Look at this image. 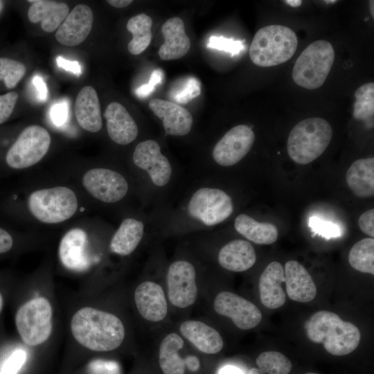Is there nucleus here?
Here are the masks:
<instances>
[{
  "mask_svg": "<svg viewBox=\"0 0 374 374\" xmlns=\"http://www.w3.org/2000/svg\"><path fill=\"white\" fill-rule=\"evenodd\" d=\"M285 2H286L287 4L293 6V7H296V6H299L301 4V1H299V0H296V1H291V0H289V1H285Z\"/></svg>",
  "mask_w": 374,
  "mask_h": 374,
  "instance_id": "nucleus-51",
  "label": "nucleus"
},
{
  "mask_svg": "<svg viewBox=\"0 0 374 374\" xmlns=\"http://www.w3.org/2000/svg\"><path fill=\"white\" fill-rule=\"evenodd\" d=\"M143 233L144 224L141 221L125 219L112 238L110 250L121 256H127L138 247Z\"/></svg>",
  "mask_w": 374,
  "mask_h": 374,
  "instance_id": "nucleus-28",
  "label": "nucleus"
},
{
  "mask_svg": "<svg viewBox=\"0 0 374 374\" xmlns=\"http://www.w3.org/2000/svg\"><path fill=\"white\" fill-rule=\"evenodd\" d=\"M349 188L359 197L374 195V159H359L354 161L346 175Z\"/></svg>",
  "mask_w": 374,
  "mask_h": 374,
  "instance_id": "nucleus-27",
  "label": "nucleus"
},
{
  "mask_svg": "<svg viewBox=\"0 0 374 374\" xmlns=\"http://www.w3.org/2000/svg\"><path fill=\"white\" fill-rule=\"evenodd\" d=\"M71 329L77 341L95 351L114 350L125 337L124 326L120 319L113 314L89 307L74 314Z\"/></svg>",
  "mask_w": 374,
  "mask_h": 374,
  "instance_id": "nucleus-1",
  "label": "nucleus"
},
{
  "mask_svg": "<svg viewBox=\"0 0 374 374\" xmlns=\"http://www.w3.org/2000/svg\"><path fill=\"white\" fill-rule=\"evenodd\" d=\"M286 292L293 301L306 303L317 295V287L309 272L296 260H289L284 268Z\"/></svg>",
  "mask_w": 374,
  "mask_h": 374,
  "instance_id": "nucleus-21",
  "label": "nucleus"
},
{
  "mask_svg": "<svg viewBox=\"0 0 374 374\" xmlns=\"http://www.w3.org/2000/svg\"><path fill=\"white\" fill-rule=\"evenodd\" d=\"M188 215L206 226H214L226 220L233 211L231 197L224 190L211 187L197 190L188 206Z\"/></svg>",
  "mask_w": 374,
  "mask_h": 374,
  "instance_id": "nucleus-8",
  "label": "nucleus"
},
{
  "mask_svg": "<svg viewBox=\"0 0 374 374\" xmlns=\"http://www.w3.org/2000/svg\"><path fill=\"white\" fill-rule=\"evenodd\" d=\"M85 189L95 198L105 203L122 199L128 191V183L120 173L107 168H93L82 177Z\"/></svg>",
  "mask_w": 374,
  "mask_h": 374,
  "instance_id": "nucleus-11",
  "label": "nucleus"
},
{
  "mask_svg": "<svg viewBox=\"0 0 374 374\" xmlns=\"http://www.w3.org/2000/svg\"><path fill=\"white\" fill-rule=\"evenodd\" d=\"M179 330L181 335L202 353L215 354L223 348V340L219 332L202 321H186Z\"/></svg>",
  "mask_w": 374,
  "mask_h": 374,
  "instance_id": "nucleus-24",
  "label": "nucleus"
},
{
  "mask_svg": "<svg viewBox=\"0 0 374 374\" xmlns=\"http://www.w3.org/2000/svg\"><path fill=\"white\" fill-rule=\"evenodd\" d=\"M257 368H252L248 374H288L292 362L283 354L276 351L260 353L256 360Z\"/></svg>",
  "mask_w": 374,
  "mask_h": 374,
  "instance_id": "nucleus-33",
  "label": "nucleus"
},
{
  "mask_svg": "<svg viewBox=\"0 0 374 374\" xmlns=\"http://www.w3.org/2000/svg\"><path fill=\"white\" fill-rule=\"evenodd\" d=\"M373 6H374V1H369L370 11L373 17H374Z\"/></svg>",
  "mask_w": 374,
  "mask_h": 374,
  "instance_id": "nucleus-52",
  "label": "nucleus"
},
{
  "mask_svg": "<svg viewBox=\"0 0 374 374\" xmlns=\"http://www.w3.org/2000/svg\"><path fill=\"white\" fill-rule=\"evenodd\" d=\"M88 368L91 374H119L118 366L114 362L97 359L91 362Z\"/></svg>",
  "mask_w": 374,
  "mask_h": 374,
  "instance_id": "nucleus-43",
  "label": "nucleus"
},
{
  "mask_svg": "<svg viewBox=\"0 0 374 374\" xmlns=\"http://www.w3.org/2000/svg\"><path fill=\"white\" fill-rule=\"evenodd\" d=\"M200 93L199 80L194 77H188L172 90L171 98L178 103L185 104L198 96Z\"/></svg>",
  "mask_w": 374,
  "mask_h": 374,
  "instance_id": "nucleus-36",
  "label": "nucleus"
},
{
  "mask_svg": "<svg viewBox=\"0 0 374 374\" xmlns=\"http://www.w3.org/2000/svg\"><path fill=\"white\" fill-rule=\"evenodd\" d=\"M184 346V340L172 332L162 340L159 351V363L163 374H184L185 362L179 355Z\"/></svg>",
  "mask_w": 374,
  "mask_h": 374,
  "instance_id": "nucleus-30",
  "label": "nucleus"
},
{
  "mask_svg": "<svg viewBox=\"0 0 374 374\" xmlns=\"http://www.w3.org/2000/svg\"><path fill=\"white\" fill-rule=\"evenodd\" d=\"M0 374H3V373H2V371H1V368H0Z\"/></svg>",
  "mask_w": 374,
  "mask_h": 374,
  "instance_id": "nucleus-56",
  "label": "nucleus"
},
{
  "mask_svg": "<svg viewBox=\"0 0 374 374\" xmlns=\"http://www.w3.org/2000/svg\"><path fill=\"white\" fill-rule=\"evenodd\" d=\"M148 106L153 114L162 120L167 134L184 136L191 130L193 116L186 108L159 98L150 100Z\"/></svg>",
  "mask_w": 374,
  "mask_h": 374,
  "instance_id": "nucleus-16",
  "label": "nucleus"
},
{
  "mask_svg": "<svg viewBox=\"0 0 374 374\" xmlns=\"http://www.w3.org/2000/svg\"><path fill=\"white\" fill-rule=\"evenodd\" d=\"M152 18L145 13L131 17L127 23V29L133 37L128 43L127 49L132 55L141 53L150 45L152 37Z\"/></svg>",
  "mask_w": 374,
  "mask_h": 374,
  "instance_id": "nucleus-31",
  "label": "nucleus"
},
{
  "mask_svg": "<svg viewBox=\"0 0 374 374\" xmlns=\"http://www.w3.org/2000/svg\"><path fill=\"white\" fill-rule=\"evenodd\" d=\"M283 283H285L283 265L276 261L269 263L259 279L260 298L263 305L276 309L284 305L286 295L281 287Z\"/></svg>",
  "mask_w": 374,
  "mask_h": 374,
  "instance_id": "nucleus-22",
  "label": "nucleus"
},
{
  "mask_svg": "<svg viewBox=\"0 0 374 374\" xmlns=\"http://www.w3.org/2000/svg\"><path fill=\"white\" fill-rule=\"evenodd\" d=\"M56 62L60 68L71 72L77 76H80L82 73L81 66L76 60H69L61 56H58L56 58Z\"/></svg>",
  "mask_w": 374,
  "mask_h": 374,
  "instance_id": "nucleus-45",
  "label": "nucleus"
},
{
  "mask_svg": "<svg viewBox=\"0 0 374 374\" xmlns=\"http://www.w3.org/2000/svg\"><path fill=\"white\" fill-rule=\"evenodd\" d=\"M133 161L145 170L152 182L157 186L168 184L172 176V166L168 158L161 152L159 143L154 140L140 142L133 153Z\"/></svg>",
  "mask_w": 374,
  "mask_h": 374,
  "instance_id": "nucleus-14",
  "label": "nucleus"
},
{
  "mask_svg": "<svg viewBox=\"0 0 374 374\" xmlns=\"http://www.w3.org/2000/svg\"><path fill=\"white\" fill-rule=\"evenodd\" d=\"M75 115L80 127L88 132H97L102 128L100 103L92 87L85 86L79 91L75 103Z\"/></svg>",
  "mask_w": 374,
  "mask_h": 374,
  "instance_id": "nucleus-23",
  "label": "nucleus"
},
{
  "mask_svg": "<svg viewBox=\"0 0 374 374\" xmlns=\"http://www.w3.org/2000/svg\"><path fill=\"white\" fill-rule=\"evenodd\" d=\"M374 209H369L364 213H363L358 221L359 226L361 231L371 236V238L374 237Z\"/></svg>",
  "mask_w": 374,
  "mask_h": 374,
  "instance_id": "nucleus-44",
  "label": "nucleus"
},
{
  "mask_svg": "<svg viewBox=\"0 0 374 374\" xmlns=\"http://www.w3.org/2000/svg\"><path fill=\"white\" fill-rule=\"evenodd\" d=\"M161 33L164 38V42L159 50L161 60L179 59L188 53L191 42L181 18L175 17L168 19L161 27Z\"/></svg>",
  "mask_w": 374,
  "mask_h": 374,
  "instance_id": "nucleus-20",
  "label": "nucleus"
},
{
  "mask_svg": "<svg viewBox=\"0 0 374 374\" xmlns=\"http://www.w3.org/2000/svg\"><path fill=\"white\" fill-rule=\"evenodd\" d=\"M207 46L208 48L228 52L231 53V55L239 53L244 48L242 41H236L222 36H211L208 39Z\"/></svg>",
  "mask_w": 374,
  "mask_h": 374,
  "instance_id": "nucleus-38",
  "label": "nucleus"
},
{
  "mask_svg": "<svg viewBox=\"0 0 374 374\" xmlns=\"http://www.w3.org/2000/svg\"><path fill=\"white\" fill-rule=\"evenodd\" d=\"M2 308H3V297L1 294H0V312L2 310Z\"/></svg>",
  "mask_w": 374,
  "mask_h": 374,
  "instance_id": "nucleus-53",
  "label": "nucleus"
},
{
  "mask_svg": "<svg viewBox=\"0 0 374 374\" xmlns=\"http://www.w3.org/2000/svg\"><path fill=\"white\" fill-rule=\"evenodd\" d=\"M134 301L139 314L145 319L158 322L168 312V304L163 288L157 283L145 281L134 292Z\"/></svg>",
  "mask_w": 374,
  "mask_h": 374,
  "instance_id": "nucleus-17",
  "label": "nucleus"
},
{
  "mask_svg": "<svg viewBox=\"0 0 374 374\" xmlns=\"http://www.w3.org/2000/svg\"><path fill=\"white\" fill-rule=\"evenodd\" d=\"M305 329L310 341L322 344L327 352L336 356L354 351L361 339L360 331L355 325L326 310L314 313L306 321Z\"/></svg>",
  "mask_w": 374,
  "mask_h": 374,
  "instance_id": "nucleus-2",
  "label": "nucleus"
},
{
  "mask_svg": "<svg viewBox=\"0 0 374 374\" xmlns=\"http://www.w3.org/2000/svg\"><path fill=\"white\" fill-rule=\"evenodd\" d=\"M168 296L170 303L179 308L194 304L197 296L196 271L186 260L173 262L167 273Z\"/></svg>",
  "mask_w": 374,
  "mask_h": 374,
  "instance_id": "nucleus-10",
  "label": "nucleus"
},
{
  "mask_svg": "<svg viewBox=\"0 0 374 374\" xmlns=\"http://www.w3.org/2000/svg\"><path fill=\"white\" fill-rule=\"evenodd\" d=\"M309 226L313 233L326 239L337 238L342 235L341 228L337 224L317 216L310 218Z\"/></svg>",
  "mask_w": 374,
  "mask_h": 374,
  "instance_id": "nucleus-37",
  "label": "nucleus"
},
{
  "mask_svg": "<svg viewBox=\"0 0 374 374\" xmlns=\"http://www.w3.org/2000/svg\"><path fill=\"white\" fill-rule=\"evenodd\" d=\"M51 144L48 131L39 125L25 128L6 154L7 164L23 169L38 163L47 153Z\"/></svg>",
  "mask_w": 374,
  "mask_h": 374,
  "instance_id": "nucleus-9",
  "label": "nucleus"
},
{
  "mask_svg": "<svg viewBox=\"0 0 374 374\" xmlns=\"http://www.w3.org/2000/svg\"><path fill=\"white\" fill-rule=\"evenodd\" d=\"M305 374H318V373H305Z\"/></svg>",
  "mask_w": 374,
  "mask_h": 374,
  "instance_id": "nucleus-55",
  "label": "nucleus"
},
{
  "mask_svg": "<svg viewBox=\"0 0 374 374\" xmlns=\"http://www.w3.org/2000/svg\"><path fill=\"white\" fill-rule=\"evenodd\" d=\"M26 73L24 64L15 60L0 57V80L8 89L16 87Z\"/></svg>",
  "mask_w": 374,
  "mask_h": 374,
  "instance_id": "nucleus-35",
  "label": "nucleus"
},
{
  "mask_svg": "<svg viewBox=\"0 0 374 374\" xmlns=\"http://www.w3.org/2000/svg\"><path fill=\"white\" fill-rule=\"evenodd\" d=\"M104 116L110 139L117 144L125 145L134 141L138 135V127L126 108L112 102L107 107Z\"/></svg>",
  "mask_w": 374,
  "mask_h": 374,
  "instance_id": "nucleus-19",
  "label": "nucleus"
},
{
  "mask_svg": "<svg viewBox=\"0 0 374 374\" xmlns=\"http://www.w3.org/2000/svg\"><path fill=\"white\" fill-rule=\"evenodd\" d=\"M26 352L21 348L15 350L0 367L3 374H17L26 361Z\"/></svg>",
  "mask_w": 374,
  "mask_h": 374,
  "instance_id": "nucleus-39",
  "label": "nucleus"
},
{
  "mask_svg": "<svg viewBox=\"0 0 374 374\" xmlns=\"http://www.w3.org/2000/svg\"><path fill=\"white\" fill-rule=\"evenodd\" d=\"M87 235L80 228L67 231L59 246V257L62 265L69 269L82 271L89 267L87 253Z\"/></svg>",
  "mask_w": 374,
  "mask_h": 374,
  "instance_id": "nucleus-18",
  "label": "nucleus"
},
{
  "mask_svg": "<svg viewBox=\"0 0 374 374\" xmlns=\"http://www.w3.org/2000/svg\"><path fill=\"white\" fill-rule=\"evenodd\" d=\"M93 14L91 8L85 4H78L68 14L58 28L55 38L66 46H75L84 42L92 28Z\"/></svg>",
  "mask_w": 374,
  "mask_h": 374,
  "instance_id": "nucleus-15",
  "label": "nucleus"
},
{
  "mask_svg": "<svg viewBox=\"0 0 374 374\" xmlns=\"http://www.w3.org/2000/svg\"><path fill=\"white\" fill-rule=\"evenodd\" d=\"M107 2L113 7L122 8L129 6L132 1L131 0H108Z\"/></svg>",
  "mask_w": 374,
  "mask_h": 374,
  "instance_id": "nucleus-50",
  "label": "nucleus"
},
{
  "mask_svg": "<svg viewBox=\"0 0 374 374\" xmlns=\"http://www.w3.org/2000/svg\"><path fill=\"white\" fill-rule=\"evenodd\" d=\"M30 212L39 221L56 224L71 217L78 208L75 193L64 186L34 191L28 200Z\"/></svg>",
  "mask_w": 374,
  "mask_h": 374,
  "instance_id": "nucleus-6",
  "label": "nucleus"
},
{
  "mask_svg": "<svg viewBox=\"0 0 374 374\" xmlns=\"http://www.w3.org/2000/svg\"><path fill=\"white\" fill-rule=\"evenodd\" d=\"M353 116L357 120L368 121L374 115V83L360 86L355 93Z\"/></svg>",
  "mask_w": 374,
  "mask_h": 374,
  "instance_id": "nucleus-34",
  "label": "nucleus"
},
{
  "mask_svg": "<svg viewBox=\"0 0 374 374\" xmlns=\"http://www.w3.org/2000/svg\"><path fill=\"white\" fill-rule=\"evenodd\" d=\"M16 326L24 342L37 346L46 341L52 331V308L44 297L23 304L15 317Z\"/></svg>",
  "mask_w": 374,
  "mask_h": 374,
  "instance_id": "nucleus-7",
  "label": "nucleus"
},
{
  "mask_svg": "<svg viewBox=\"0 0 374 374\" xmlns=\"http://www.w3.org/2000/svg\"><path fill=\"white\" fill-rule=\"evenodd\" d=\"M334 59L335 51L329 42H312L301 53L294 65V82L308 89L320 87L330 71Z\"/></svg>",
  "mask_w": 374,
  "mask_h": 374,
  "instance_id": "nucleus-5",
  "label": "nucleus"
},
{
  "mask_svg": "<svg viewBox=\"0 0 374 374\" xmlns=\"http://www.w3.org/2000/svg\"><path fill=\"white\" fill-rule=\"evenodd\" d=\"M219 374H244L238 368L233 366H225L221 368Z\"/></svg>",
  "mask_w": 374,
  "mask_h": 374,
  "instance_id": "nucleus-49",
  "label": "nucleus"
},
{
  "mask_svg": "<svg viewBox=\"0 0 374 374\" xmlns=\"http://www.w3.org/2000/svg\"><path fill=\"white\" fill-rule=\"evenodd\" d=\"M256 254L252 244L244 240H234L223 246L218 253L219 264L225 269L241 272L255 264Z\"/></svg>",
  "mask_w": 374,
  "mask_h": 374,
  "instance_id": "nucleus-25",
  "label": "nucleus"
},
{
  "mask_svg": "<svg viewBox=\"0 0 374 374\" xmlns=\"http://www.w3.org/2000/svg\"><path fill=\"white\" fill-rule=\"evenodd\" d=\"M18 97V93L15 91L0 95V124L9 118L14 110Z\"/></svg>",
  "mask_w": 374,
  "mask_h": 374,
  "instance_id": "nucleus-40",
  "label": "nucleus"
},
{
  "mask_svg": "<svg viewBox=\"0 0 374 374\" xmlns=\"http://www.w3.org/2000/svg\"><path fill=\"white\" fill-rule=\"evenodd\" d=\"M255 141L253 131L246 125H238L229 130L215 144L212 155L222 166H231L242 160Z\"/></svg>",
  "mask_w": 374,
  "mask_h": 374,
  "instance_id": "nucleus-12",
  "label": "nucleus"
},
{
  "mask_svg": "<svg viewBox=\"0 0 374 374\" xmlns=\"http://www.w3.org/2000/svg\"><path fill=\"white\" fill-rule=\"evenodd\" d=\"M32 82L37 90V98L42 102L46 101L48 99V88L43 78L39 75H35L32 79Z\"/></svg>",
  "mask_w": 374,
  "mask_h": 374,
  "instance_id": "nucleus-46",
  "label": "nucleus"
},
{
  "mask_svg": "<svg viewBox=\"0 0 374 374\" xmlns=\"http://www.w3.org/2000/svg\"><path fill=\"white\" fill-rule=\"evenodd\" d=\"M12 236L6 230L0 228V253L8 251L12 247Z\"/></svg>",
  "mask_w": 374,
  "mask_h": 374,
  "instance_id": "nucleus-47",
  "label": "nucleus"
},
{
  "mask_svg": "<svg viewBox=\"0 0 374 374\" xmlns=\"http://www.w3.org/2000/svg\"><path fill=\"white\" fill-rule=\"evenodd\" d=\"M50 117L56 126H62L69 118V104L62 100L53 104L50 110Z\"/></svg>",
  "mask_w": 374,
  "mask_h": 374,
  "instance_id": "nucleus-41",
  "label": "nucleus"
},
{
  "mask_svg": "<svg viewBox=\"0 0 374 374\" xmlns=\"http://www.w3.org/2000/svg\"><path fill=\"white\" fill-rule=\"evenodd\" d=\"M213 307L217 314L230 318L241 330L253 328L262 319L260 310L253 303L233 292L219 293Z\"/></svg>",
  "mask_w": 374,
  "mask_h": 374,
  "instance_id": "nucleus-13",
  "label": "nucleus"
},
{
  "mask_svg": "<svg viewBox=\"0 0 374 374\" xmlns=\"http://www.w3.org/2000/svg\"><path fill=\"white\" fill-rule=\"evenodd\" d=\"M234 227L240 234L258 244H272L278 235V229L274 224L259 222L244 213L235 217Z\"/></svg>",
  "mask_w": 374,
  "mask_h": 374,
  "instance_id": "nucleus-29",
  "label": "nucleus"
},
{
  "mask_svg": "<svg viewBox=\"0 0 374 374\" xmlns=\"http://www.w3.org/2000/svg\"><path fill=\"white\" fill-rule=\"evenodd\" d=\"M28 11V17L30 22H41L42 29L51 33L58 28L69 13L66 3L53 1L35 0Z\"/></svg>",
  "mask_w": 374,
  "mask_h": 374,
  "instance_id": "nucleus-26",
  "label": "nucleus"
},
{
  "mask_svg": "<svg viewBox=\"0 0 374 374\" xmlns=\"http://www.w3.org/2000/svg\"><path fill=\"white\" fill-rule=\"evenodd\" d=\"M325 2H326V3H329V2L333 3V2H337V1H325Z\"/></svg>",
  "mask_w": 374,
  "mask_h": 374,
  "instance_id": "nucleus-54",
  "label": "nucleus"
},
{
  "mask_svg": "<svg viewBox=\"0 0 374 374\" xmlns=\"http://www.w3.org/2000/svg\"><path fill=\"white\" fill-rule=\"evenodd\" d=\"M185 365L190 370V371H197L199 367V362L197 358L195 357H188V358L184 360Z\"/></svg>",
  "mask_w": 374,
  "mask_h": 374,
  "instance_id": "nucleus-48",
  "label": "nucleus"
},
{
  "mask_svg": "<svg viewBox=\"0 0 374 374\" xmlns=\"http://www.w3.org/2000/svg\"><path fill=\"white\" fill-rule=\"evenodd\" d=\"M332 137L330 123L312 117L302 120L291 130L287 148L290 158L299 164H308L326 150Z\"/></svg>",
  "mask_w": 374,
  "mask_h": 374,
  "instance_id": "nucleus-4",
  "label": "nucleus"
},
{
  "mask_svg": "<svg viewBox=\"0 0 374 374\" xmlns=\"http://www.w3.org/2000/svg\"><path fill=\"white\" fill-rule=\"evenodd\" d=\"M348 261L351 267L362 273L374 274V239L366 238L350 249Z\"/></svg>",
  "mask_w": 374,
  "mask_h": 374,
  "instance_id": "nucleus-32",
  "label": "nucleus"
},
{
  "mask_svg": "<svg viewBox=\"0 0 374 374\" xmlns=\"http://www.w3.org/2000/svg\"><path fill=\"white\" fill-rule=\"evenodd\" d=\"M297 46L294 30L282 25H269L255 34L249 47V57L257 66H272L289 60Z\"/></svg>",
  "mask_w": 374,
  "mask_h": 374,
  "instance_id": "nucleus-3",
  "label": "nucleus"
},
{
  "mask_svg": "<svg viewBox=\"0 0 374 374\" xmlns=\"http://www.w3.org/2000/svg\"><path fill=\"white\" fill-rule=\"evenodd\" d=\"M163 78V72L160 69L152 71L149 82L141 85L136 89V94L139 98H143L153 92L156 86L160 84Z\"/></svg>",
  "mask_w": 374,
  "mask_h": 374,
  "instance_id": "nucleus-42",
  "label": "nucleus"
}]
</instances>
